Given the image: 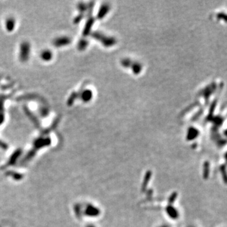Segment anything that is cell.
<instances>
[{
	"label": "cell",
	"instance_id": "obj_2",
	"mask_svg": "<svg viewBox=\"0 0 227 227\" xmlns=\"http://www.w3.org/2000/svg\"><path fill=\"white\" fill-rule=\"evenodd\" d=\"M70 43V39L67 37H59L54 41V44L56 47L63 46L64 45H67Z\"/></svg>",
	"mask_w": 227,
	"mask_h": 227
},
{
	"label": "cell",
	"instance_id": "obj_1",
	"mask_svg": "<svg viewBox=\"0 0 227 227\" xmlns=\"http://www.w3.org/2000/svg\"><path fill=\"white\" fill-rule=\"evenodd\" d=\"M20 50L21 51L20 54V58L22 61H26V60H27L29 58V50H30L29 44L26 42L23 43L21 45Z\"/></svg>",
	"mask_w": 227,
	"mask_h": 227
},
{
	"label": "cell",
	"instance_id": "obj_3",
	"mask_svg": "<svg viewBox=\"0 0 227 227\" xmlns=\"http://www.w3.org/2000/svg\"><path fill=\"white\" fill-rule=\"evenodd\" d=\"M52 53L51 51H49V50H45L42 52L41 58H42L44 60L49 61L52 58Z\"/></svg>",
	"mask_w": 227,
	"mask_h": 227
},
{
	"label": "cell",
	"instance_id": "obj_4",
	"mask_svg": "<svg viewBox=\"0 0 227 227\" xmlns=\"http://www.w3.org/2000/svg\"><path fill=\"white\" fill-rule=\"evenodd\" d=\"M15 21L12 18L8 19L6 21V28L8 30V31H11L14 28Z\"/></svg>",
	"mask_w": 227,
	"mask_h": 227
}]
</instances>
